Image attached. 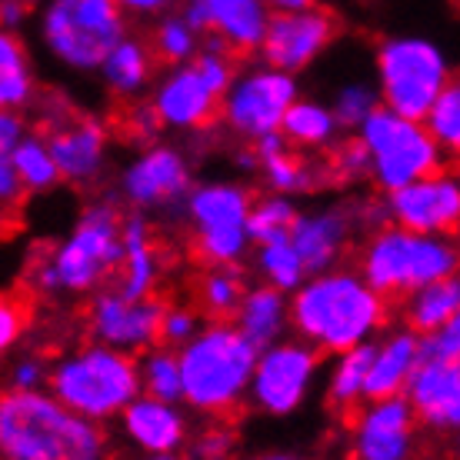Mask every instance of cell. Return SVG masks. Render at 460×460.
Instances as JSON below:
<instances>
[{
	"label": "cell",
	"instance_id": "cell-36",
	"mask_svg": "<svg viewBox=\"0 0 460 460\" xmlns=\"http://www.w3.org/2000/svg\"><path fill=\"white\" fill-rule=\"evenodd\" d=\"M427 134L438 140V147L457 150L460 144V87L457 81H447V87L438 93V101L427 111Z\"/></svg>",
	"mask_w": 460,
	"mask_h": 460
},
{
	"label": "cell",
	"instance_id": "cell-49",
	"mask_svg": "<svg viewBox=\"0 0 460 460\" xmlns=\"http://www.w3.org/2000/svg\"><path fill=\"white\" fill-rule=\"evenodd\" d=\"M120 4L134 7V11H157V7H164L167 0H120Z\"/></svg>",
	"mask_w": 460,
	"mask_h": 460
},
{
	"label": "cell",
	"instance_id": "cell-13",
	"mask_svg": "<svg viewBox=\"0 0 460 460\" xmlns=\"http://www.w3.org/2000/svg\"><path fill=\"white\" fill-rule=\"evenodd\" d=\"M184 21L190 31L214 37L210 50L243 60L261 47L267 27L264 0H190Z\"/></svg>",
	"mask_w": 460,
	"mask_h": 460
},
{
	"label": "cell",
	"instance_id": "cell-39",
	"mask_svg": "<svg viewBox=\"0 0 460 460\" xmlns=\"http://www.w3.org/2000/svg\"><path fill=\"white\" fill-rule=\"evenodd\" d=\"M261 247H264V251H261V270L267 274L270 288H277V290L297 288L300 277L307 274V270H304V264H300L297 251L290 247V241L261 243Z\"/></svg>",
	"mask_w": 460,
	"mask_h": 460
},
{
	"label": "cell",
	"instance_id": "cell-16",
	"mask_svg": "<svg viewBox=\"0 0 460 460\" xmlns=\"http://www.w3.org/2000/svg\"><path fill=\"white\" fill-rule=\"evenodd\" d=\"M294 97H297V87L290 81V74L261 70L234 87L224 104V117L234 130H241L247 137H264V134H277Z\"/></svg>",
	"mask_w": 460,
	"mask_h": 460
},
{
	"label": "cell",
	"instance_id": "cell-29",
	"mask_svg": "<svg viewBox=\"0 0 460 460\" xmlns=\"http://www.w3.org/2000/svg\"><path fill=\"white\" fill-rule=\"evenodd\" d=\"M23 134H27L23 117L0 111V220L17 217L27 197V187L21 184L17 167H13V147L23 140Z\"/></svg>",
	"mask_w": 460,
	"mask_h": 460
},
{
	"label": "cell",
	"instance_id": "cell-27",
	"mask_svg": "<svg viewBox=\"0 0 460 460\" xmlns=\"http://www.w3.org/2000/svg\"><path fill=\"white\" fill-rule=\"evenodd\" d=\"M457 307H460L457 277L434 280V284H427V288L414 290L407 297V327H414L420 334H430V331L444 327L447 321H454Z\"/></svg>",
	"mask_w": 460,
	"mask_h": 460
},
{
	"label": "cell",
	"instance_id": "cell-51",
	"mask_svg": "<svg viewBox=\"0 0 460 460\" xmlns=\"http://www.w3.org/2000/svg\"><path fill=\"white\" fill-rule=\"evenodd\" d=\"M150 460H177V457H171V454H157V457H150Z\"/></svg>",
	"mask_w": 460,
	"mask_h": 460
},
{
	"label": "cell",
	"instance_id": "cell-33",
	"mask_svg": "<svg viewBox=\"0 0 460 460\" xmlns=\"http://www.w3.org/2000/svg\"><path fill=\"white\" fill-rule=\"evenodd\" d=\"M280 127H284V134H288L294 144L321 147V144L331 140L337 124H334V117L327 114L321 104H297V101H294V104L284 111Z\"/></svg>",
	"mask_w": 460,
	"mask_h": 460
},
{
	"label": "cell",
	"instance_id": "cell-37",
	"mask_svg": "<svg viewBox=\"0 0 460 460\" xmlns=\"http://www.w3.org/2000/svg\"><path fill=\"white\" fill-rule=\"evenodd\" d=\"M140 384L147 387V397L164 403L181 401V367H177V354L171 350H154L144 360L140 370Z\"/></svg>",
	"mask_w": 460,
	"mask_h": 460
},
{
	"label": "cell",
	"instance_id": "cell-34",
	"mask_svg": "<svg viewBox=\"0 0 460 460\" xmlns=\"http://www.w3.org/2000/svg\"><path fill=\"white\" fill-rule=\"evenodd\" d=\"M13 167H17V177H21V184L27 190H50L60 177L54 161H50V154H47L44 140L27 137V134L13 147Z\"/></svg>",
	"mask_w": 460,
	"mask_h": 460
},
{
	"label": "cell",
	"instance_id": "cell-46",
	"mask_svg": "<svg viewBox=\"0 0 460 460\" xmlns=\"http://www.w3.org/2000/svg\"><path fill=\"white\" fill-rule=\"evenodd\" d=\"M197 331V314L187 311V307H177V311H164V321H161V341L167 347H177V344H187Z\"/></svg>",
	"mask_w": 460,
	"mask_h": 460
},
{
	"label": "cell",
	"instance_id": "cell-8",
	"mask_svg": "<svg viewBox=\"0 0 460 460\" xmlns=\"http://www.w3.org/2000/svg\"><path fill=\"white\" fill-rule=\"evenodd\" d=\"M44 37L64 64L93 70L124 40L120 0H54L44 17Z\"/></svg>",
	"mask_w": 460,
	"mask_h": 460
},
{
	"label": "cell",
	"instance_id": "cell-30",
	"mask_svg": "<svg viewBox=\"0 0 460 460\" xmlns=\"http://www.w3.org/2000/svg\"><path fill=\"white\" fill-rule=\"evenodd\" d=\"M243 300L241 277L230 267H210L197 284V307L214 317V323H227L237 317V307Z\"/></svg>",
	"mask_w": 460,
	"mask_h": 460
},
{
	"label": "cell",
	"instance_id": "cell-21",
	"mask_svg": "<svg viewBox=\"0 0 460 460\" xmlns=\"http://www.w3.org/2000/svg\"><path fill=\"white\" fill-rule=\"evenodd\" d=\"M350 208H334L323 214H311V217H297L290 227V247L297 251L304 270L311 274H323L344 253V243L350 237Z\"/></svg>",
	"mask_w": 460,
	"mask_h": 460
},
{
	"label": "cell",
	"instance_id": "cell-45",
	"mask_svg": "<svg viewBox=\"0 0 460 460\" xmlns=\"http://www.w3.org/2000/svg\"><path fill=\"white\" fill-rule=\"evenodd\" d=\"M120 127H124L127 137L150 140L161 130V117H157V111L150 104H134V107H127V111H120Z\"/></svg>",
	"mask_w": 460,
	"mask_h": 460
},
{
	"label": "cell",
	"instance_id": "cell-26",
	"mask_svg": "<svg viewBox=\"0 0 460 460\" xmlns=\"http://www.w3.org/2000/svg\"><path fill=\"white\" fill-rule=\"evenodd\" d=\"M237 321H241L237 331L257 350L270 347L280 337L284 323H288V300L277 288H257L251 294H243L241 307H237Z\"/></svg>",
	"mask_w": 460,
	"mask_h": 460
},
{
	"label": "cell",
	"instance_id": "cell-42",
	"mask_svg": "<svg viewBox=\"0 0 460 460\" xmlns=\"http://www.w3.org/2000/svg\"><path fill=\"white\" fill-rule=\"evenodd\" d=\"M457 357H460V321L457 317L417 341V360H447V364H457Z\"/></svg>",
	"mask_w": 460,
	"mask_h": 460
},
{
	"label": "cell",
	"instance_id": "cell-4",
	"mask_svg": "<svg viewBox=\"0 0 460 460\" xmlns=\"http://www.w3.org/2000/svg\"><path fill=\"white\" fill-rule=\"evenodd\" d=\"M454 267L457 251L444 237L380 227L364 251V284L384 300H407L414 290L454 277Z\"/></svg>",
	"mask_w": 460,
	"mask_h": 460
},
{
	"label": "cell",
	"instance_id": "cell-25",
	"mask_svg": "<svg viewBox=\"0 0 460 460\" xmlns=\"http://www.w3.org/2000/svg\"><path fill=\"white\" fill-rule=\"evenodd\" d=\"M417 364V337L414 334H394L374 350L367 380H364V397L367 401H384V397H397L403 384L411 377Z\"/></svg>",
	"mask_w": 460,
	"mask_h": 460
},
{
	"label": "cell",
	"instance_id": "cell-3",
	"mask_svg": "<svg viewBox=\"0 0 460 460\" xmlns=\"http://www.w3.org/2000/svg\"><path fill=\"white\" fill-rule=\"evenodd\" d=\"M253 364H257V347L230 321L214 323L210 331L187 341L177 357L181 397L200 414L230 417L251 387Z\"/></svg>",
	"mask_w": 460,
	"mask_h": 460
},
{
	"label": "cell",
	"instance_id": "cell-5",
	"mask_svg": "<svg viewBox=\"0 0 460 460\" xmlns=\"http://www.w3.org/2000/svg\"><path fill=\"white\" fill-rule=\"evenodd\" d=\"M140 370L134 357L107 344L84 347L77 354L64 357L50 370V391L74 414L97 420L124 411L137 397Z\"/></svg>",
	"mask_w": 460,
	"mask_h": 460
},
{
	"label": "cell",
	"instance_id": "cell-50",
	"mask_svg": "<svg viewBox=\"0 0 460 460\" xmlns=\"http://www.w3.org/2000/svg\"><path fill=\"white\" fill-rule=\"evenodd\" d=\"M261 460H294V457H288V454H270V457H261Z\"/></svg>",
	"mask_w": 460,
	"mask_h": 460
},
{
	"label": "cell",
	"instance_id": "cell-40",
	"mask_svg": "<svg viewBox=\"0 0 460 460\" xmlns=\"http://www.w3.org/2000/svg\"><path fill=\"white\" fill-rule=\"evenodd\" d=\"M150 58L161 64H177L194 50V31L187 27L184 17H171L154 31V40L147 44Z\"/></svg>",
	"mask_w": 460,
	"mask_h": 460
},
{
	"label": "cell",
	"instance_id": "cell-6",
	"mask_svg": "<svg viewBox=\"0 0 460 460\" xmlns=\"http://www.w3.org/2000/svg\"><path fill=\"white\" fill-rule=\"evenodd\" d=\"M120 214L111 200H97L84 210L77 227L58 251H47V267L54 277V290H93L104 284L117 267L124 264V241H120Z\"/></svg>",
	"mask_w": 460,
	"mask_h": 460
},
{
	"label": "cell",
	"instance_id": "cell-19",
	"mask_svg": "<svg viewBox=\"0 0 460 460\" xmlns=\"http://www.w3.org/2000/svg\"><path fill=\"white\" fill-rule=\"evenodd\" d=\"M190 190V167L184 154L154 147L124 173V194L137 208H173Z\"/></svg>",
	"mask_w": 460,
	"mask_h": 460
},
{
	"label": "cell",
	"instance_id": "cell-9",
	"mask_svg": "<svg viewBox=\"0 0 460 460\" xmlns=\"http://www.w3.org/2000/svg\"><path fill=\"white\" fill-rule=\"evenodd\" d=\"M377 64L387 111L403 120H424L438 93L447 87L444 54L427 40H387L380 47Z\"/></svg>",
	"mask_w": 460,
	"mask_h": 460
},
{
	"label": "cell",
	"instance_id": "cell-44",
	"mask_svg": "<svg viewBox=\"0 0 460 460\" xmlns=\"http://www.w3.org/2000/svg\"><path fill=\"white\" fill-rule=\"evenodd\" d=\"M230 447H234V430H230V424H217L194 440L190 460H227Z\"/></svg>",
	"mask_w": 460,
	"mask_h": 460
},
{
	"label": "cell",
	"instance_id": "cell-43",
	"mask_svg": "<svg viewBox=\"0 0 460 460\" xmlns=\"http://www.w3.org/2000/svg\"><path fill=\"white\" fill-rule=\"evenodd\" d=\"M370 111H377V101H374V93L367 87H347L341 97H337L334 104V124H344V127H357L367 120Z\"/></svg>",
	"mask_w": 460,
	"mask_h": 460
},
{
	"label": "cell",
	"instance_id": "cell-11",
	"mask_svg": "<svg viewBox=\"0 0 460 460\" xmlns=\"http://www.w3.org/2000/svg\"><path fill=\"white\" fill-rule=\"evenodd\" d=\"M187 214H190V247L200 264L230 267L243 253L247 214H251V197L243 194V187H197L187 200Z\"/></svg>",
	"mask_w": 460,
	"mask_h": 460
},
{
	"label": "cell",
	"instance_id": "cell-35",
	"mask_svg": "<svg viewBox=\"0 0 460 460\" xmlns=\"http://www.w3.org/2000/svg\"><path fill=\"white\" fill-rule=\"evenodd\" d=\"M294 220H297V214L284 197H267L247 214V237H253L257 243L288 241Z\"/></svg>",
	"mask_w": 460,
	"mask_h": 460
},
{
	"label": "cell",
	"instance_id": "cell-1",
	"mask_svg": "<svg viewBox=\"0 0 460 460\" xmlns=\"http://www.w3.org/2000/svg\"><path fill=\"white\" fill-rule=\"evenodd\" d=\"M104 430L40 391H0V460H104Z\"/></svg>",
	"mask_w": 460,
	"mask_h": 460
},
{
	"label": "cell",
	"instance_id": "cell-23",
	"mask_svg": "<svg viewBox=\"0 0 460 460\" xmlns=\"http://www.w3.org/2000/svg\"><path fill=\"white\" fill-rule=\"evenodd\" d=\"M120 241H124V277L117 284V294L127 300L154 297L161 280V251L154 243V230L144 217L120 220Z\"/></svg>",
	"mask_w": 460,
	"mask_h": 460
},
{
	"label": "cell",
	"instance_id": "cell-32",
	"mask_svg": "<svg viewBox=\"0 0 460 460\" xmlns=\"http://www.w3.org/2000/svg\"><path fill=\"white\" fill-rule=\"evenodd\" d=\"M150 50L140 40H120V44L104 58V77L117 93H134L140 91L150 77Z\"/></svg>",
	"mask_w": 460,
	"mask_h": 460
},
{
	"label": "cell",
	"instance_id": "cell-7",
	"mask_svg": "<svg viewBox=\"0 0 460 460\" xmlns=\"http://www.w3.org/2000/svg\"><path fill=\"white\" fill-rule=\"evenodd\" d=\"M360 127L370 167L387 194L444 171L438 140L427 134V127H420V120H403L394 111H370Z\"/></svg>",
	"mask_w": 460,
	"mask_h": 460
},
{
	"label": "cell",
	"instance_id": "cell-17",
	"mask_svg": "<svg viewBox=\"0 0 460 460\" xmlns=\"http://www.w3.org/2000/svg\"><path fill=\"white\" fill-rule=\"evenodd\" d=\"M387 210L411 234H434V237H440L444 230L454 234L460 217L457 181H454V173L444 171L424 177V181H414L401 190H391Z\"/></svg>",
	"mask_w": 460,
	"mask_h": 460
},
{
	"label": "cell",
	"instance_id": "cell-28",
	"mask_svg": "<svg viewBox=\"0 0 460 460\" xmlns=\"http://www.w3.org/2000/svg\"><path fill=\"white\" fill-rule=\"evenodd\" d=\"M34 101V74L27 50L11 31L0 27V111H21Z\"/></svg>",
	"mask_w": 460,
	"mask_h": 460
},
{
	"label": "cell",
	"instance_id": "cell-12",
	"mask_svg": "<svg viewBox=\"0 0 460 460\" xmlns=\"http://www.w3.org/2000/svg\"><path fill=\"white\" fill-rule=\"evenodd\" d=\"M341 31L334 11L327 7H307V11L277 13L270 17L261 37L264 60L274 70H300L307 67L323 47L331 44Z\"/></svg>",
	"mask_w": 460,
	"mask_h": 460
},
{
	"label": "cell",
	"instance_id": "cell-2",
	"mask_svg": "<svg viewBox=\"0 0 460 460\" xmlns=\"http://www.w3.org/2000/svg\"><path fill=\"white\" fill-rule=\"evenodd\" d=\"M290 317L300 337L331 354L364 344L387 317V300L354 274H321L297 290Z\"/></svg>",
	"mask_w": 460,
	"mask_h": 460
},
{
	"label": "cell",
	"instance_id": "cell-22",
	"mask_svg": "<svg viewBox=\"0 0 460 460\" xmlns=\"http://www.w3.org/2000/svg\"><path fill=\"white\" fill-rule=\"evenodd\" d=\"M154 111H157V117H161L164 124L187 127V130H204V127H210L224 114V104H220L217 93L197 77L194 67H184L177 70L171 81L161 87Z\"/></svg>",
	"mask_w": 460,
	"mask_h": 460
},
{
	"label": "cell",
	"instance_id": "cell-18",
	"mask_svg": "<svg viewBox=\"0 0 460 460\" xmlns=\"http://www.w3.org/2000/svg\"><path fill=\"white\" fill-rule=\"evenodd\" d=\"M414 444V411L397 397L374 401L364 417L354 420V460H407Z\"/></svg>",
	"mask_w": 460,
	"mask_h": 460
},
{
	"label": "cell",
	"instance_id": "cell-41",
	"mask_svg": "<svg viewBox=\"0 0 460 460\" xmlns=\"http://www.w3.org/2000/svg\"><path fill=\"white\" fill-rule=\"evenodd\" d=\"M34 300L31 294H0V354H7L31 327Z\"/></svg>",
	"mask_w": 460,
	"mask_h": 460
},
{
	"label": "cell",
	"instance_id": "cell-24",
	"mask_svg": "<svg viewBox=\"0 0 460 460\" xmlns=\"http://www.w3.org/2000/svg\"><path fill=\"white\" fill-rule=\"evenodd\" d=\"M127 438L147 454H173L187 438V420L171 403L154 401V397H134L127 403L124 414Z\"/></svg>",
	"mask_w": 460,
	"mask_h": 460
},
{
	"label": "cell",
	"instance_id": "cell-31",
	"mask_svg": "<svg viewBox=\"0 0 460 460\" xmlns=\"http://www.w3.org/2000/svg\"><path fill=\"white\" fill-rule=\"evenodd\" d=\"M377 344H357L344 350V360L337 364L334 380H331V403L341 414H350L354 403L364 397V380H367L370 360H374Z\"/></svg>",
	"mask_w": 460,
	"mask_h": 460
},
{
	"label": "cell",
	"instance_id": "cell-10",
	"mask_svg": "<svg viewBox=\"0 0 460 460\" xmlns=\"http://www.w3.org/2000/svg\"><path fill=\"white\" fill-rule=\"evenodd\" d=\"M37 130L47 137V154L60 177L74 184H91L104 167L107 127L93 117L74 111L64 93H44Z\"/></svg>",
	"mask_w": 460,
	"mask_h": 460
},
{
	"label": "cell",
	"instance_id": "cell-48",
	"mask_svg": "<svg viewBox=\"0 0 460 460\" xmlns=\"http://www.w3.org/2000/svg\"><path fill=\"white\" fill-rule=\"evenodd\" d=\"M274 7H280V11H307V7H314V0H270Z\"/></svg>",
	"mask_w": 460,
	"mask_h": 460
},
{
	"label": "cell",
	"instance_id": "cell-38",
	"mask_svg": "<svg viewBox=\"0 0 460 460\" xmlns=\"http://www.w3.org/2000/svg\"><path fill=\"white\" fill-rule=\"evenodd\" d=\"M323 171H327V187L331 184H350L357 177L370 171V154L360 137L341 140L337 147L323 154Z\"/></svg>",
	"mask_w": 460,
	"mask_h": 460
},
{
	"label": "cell",
	"instance_id": "cell-15",
	"mask_svg": "<svg viewBox=\"0 0 460 460\" xmlns=\"http://www.w3.org/2000/svg\"><path fill=\"white\" fill-rule=\"evenodd\" d=\"M167 304L161 297L127 300L117 290L97 294L87 311V331L101 344L117 350H137L161 341V321Z\"/></svg>",
	"mask_w": 460,
	"mask_h": 460
},
{
	"label": "cell",
	"instance_id": "cell-47",
	"mask_svg": "<svg viewBox=\"0 0 460 460\" xmlns=\"http://www.w3.org/2000/svg\"><path fill=\"white\" fill-rule=\"evenodd\" d=\"M11 380L17 391H34L37 384L44 380V360L40 357H23V360H17L11 370Z\"/></svg>",
	"mask_w": 460,
	"mask_h": 460
},
{
	"label": "cell",
	"instance_id": "cell-20",
	"mask_svg": "<svg viewBox=\"0 0 460 460\" xmlns=\"http://www.w3.org/2000/svg\"><path fill=\"white\" fill-rule=\"evenodd\" d=\"M411 411L420 414V420L438 430H457L460 420V370L447 360H417L411 377Z\"/></svg>",
	"mask_w": 460,
	"mask_h": 460
},
{
	"label": "cell",
	"instance_id": "cell-14",
	"mask_svg": "<svg viewBox=\"0 0 460 460\" xmlns=\"http://www.w3.org/2000/svg\"><path fill=\"white\" fill-rule=\"evenodd\" d=\"M317 350L304 344H277L267 347L264 357L253 364L251 397L270 414H290L300 407L304 394L311 387Z\"/></svg>",
	"mask_w": 460,
	"mask_h": 460
}]
</instances>
